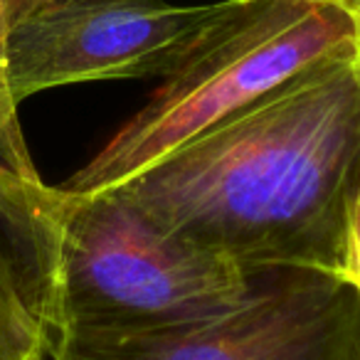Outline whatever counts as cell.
I'll use <instances>...</instances> for the list:
<instances>
[{
    "mask_svg": "<svg viewBox=\"0 0 360 360\" xmlns=\"http://www.w3.org/2000/svg\"><path fill=\"white\" fill-rule=\"evenodd\" d=\"M52 360H360V294L335 274L266 271L220 314L139 330L50 335Z\"/></svg>",
    "mask_w": 360,
    "mask_h": 360,
    "instance_id": "4",
    "label": "cell"
},
{
    "mask_svg": "<svg viewBox=\"0 0 360 360\" xmlns=\"http://www.w3.org/2000/svg\"><path fill=\"white\" fill-rule=\"evenodd\" d=\"M212 6L165 0H55L13 22L6 45L8 86L20 106L55 86L101 79H163Z\"/></svg>",
    "mask_w": 360,
    "mask_h": 360,
    "instance_id": "5",
    "label": "cell"
},
{
    "mask_svg": "<svg viewBox=\"0 0 360 360\" xmlns=\"http://www.w3.org/2000/svg\"><path fill=\"white\" fill-rule=\"evenodd\" d=\"M358 178L360 72L350 50L116 188L160 230L242 269L338 276Z\"/></svg>",
    "mask_w": 360,
    "mask_h": 360,
    "instance_id": "1",
    "label": "cell"
},
{
    "mask_svg": "<svg viewBox=\"0 0 360 360\" xmlns=\"http://www.w3.org/2000/svg\"><path fill=\"white\" fill-rule=\"evenodd\" d=\"M55 0H8V15H11V25L22 18H27L30 13L40 11V8L50 6Z\"/></svg>",
    "mask_w": 360,
    "mask_h": 360,
    "instance_id": "10",
    "label": "cell"
},
{
    "mask_svg": "<svg viewBox=\"0 0 360 360\" xmlns=\"http://www.w3.org/2000/svg\"><path fill=\"white\" fill-rule=\"evenodd\" d=\"M30 271L47 338L220 314L250 299L266 274L160 230L119 188L45 183L32 202Z\"/></svg>",
    "mask_w": 360,
    "mask_h": 360,
    "instance_id": "2",
    "label": "cell"
},
{
    "mask_svg": "<svg viewBox=\"0 0 360 360\" xmlns=\"http://www.w3.org/2000/svg\"><path fill=\"white\" fill-rule=\"evenodd\" d=\"M40 306L13 247L0 237V360H47Z\"/></svg>",
    "mask_w": 360,
    "mask_h": 360,
    "instance_id": "6",
    "label": "cell"
},
{
    "mask_svg": "<svg viewBox=\"0 0 360 360\" xmlns=\"http://www.w3.org/2000/svg\"><path fill=\"white\" fill-rule=\"evenodd\" d=\"M353 20H355V65H358V72H360V6L353 8Z\"/></svg>",
    "mask_w": 360,
    "mask_h": 360,
    "instance_id": "11",
    "label": "cell"
},
{
    "mask_svg": "<svg viewBox=\"0 0 360 360\" xmlns=\"http://www.w3.org/2000/svg\"><path fill=\"white\" fill-rule=\"evenodd\" d=\"M355 50V20L330 0H222L146 106L62 188H116L232 119L309 67Z\"/></svg>",
    "mask_w": 360,
    "mask_h": 360,
    "instance_id": "3",
    "label": "cell"
},
{
    "mask_svg": "<svg viewBox=\"0 0 360 360\" xmlns=\"http://www.w3.org/2000/svg\"><path fill=\"white\" fill-rule=\"evenodd\" d=\"M42 180H25L0 150V237L13 247L27 276V242L32 225V202Z\"/></svg>",
    "mask_w": 360,
    "mask_h": 360,
    "instance_id": "7",
    "label": "cell"
},
{
    "mask_svg": "<svg viewBox=\"0 0 360 360\" xmlns=\"http://www.w3.org/2000/svg\"><path fill=\"white\" fill-rule=\"evenodd\" d=\"M330 3H338V6L348 8V11H353V8L360 6V0H330Z\"/></svg>",
    "mask_w": 360,
    "mask_h": 360,
    "instance_id": "12",
    "label": "cell"
},
{
    "mask_svg": "<svg viewBox=\"0 0 360 360\" xmlns=\"http://www.w3.org/2000/svg\"><path fill=\"white\" fill-rule=\"evenodd\" d=\"M338 276L348 281L360 294V178L355 183L353 198L348 207V225H345V242H343V262H340Z\"/></svg>",
    "mask_w": 360,
    "mask_h": 360,
    "instance_id": "9",
    "label": "cell"
},
{
    "mask_svg": "<svg viewBox=\"0 0 360 360\" xmlns=\"http://www.w3.org/2000/svg\"><path fill=\"white\" fill-rule=\"evenodd\" d=\"M8 30H11V15H8V0H0V150L13 163V168L25 180L37 183L35 163L27 150L25 136L20 129V116H18V104L8 86V72H6V45H8Z\"/></svg>",
    "mask_w": 360,
    "mask_h": 360,
    "instance_id": "8",
    "label": "cell"
}]
</instances>
